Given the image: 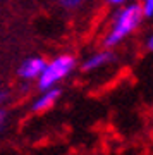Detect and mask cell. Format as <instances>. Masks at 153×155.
I'll return each mask as SVG.
<instances>
[{"mask_svg": "<svg viewBox=\"0 0 153 155\" xmlns=\"http://www.w3.org/2000/svg\"><path fill=\"white\" fill-rule=\"evenodd\" d=\"M143 19L145 14L139 2H127L119 7V11H115L110 19V26L103 36V47L110 50L119 47L141 26Z\"/></svg>", "mask_w": 153, "mask_h": 155, "instance_id": "obj_1", "label": "cell"}, {"mask_svg": "<svg viewBox=\"0 0 153 155\" xmlns=\"http://www.w3.org/2000/svg\"><path fill=\"white\" fill-rule=\"evenodd\" d=\"M76 66H77L76 57L72 54H62V55L54 57L50 62H47L43 72L36 79L38 81V88L43 91V90L57 86L62 79H66L76 69Z\"/></svg>", "mask_w": 153, "mask_h": 155, "instance_id": "obj_2", "label": "cell"}, {"mask_svg": "<svg viewBox=\"0 0 153 155\" xmlns=\"http://www.w3.org/2000/svg\"><path fill=\"white\" fill-rule=\"evenodd\" d=\"M45 66H47V61H45L43 57H40V55L28 57V59H24L21 62V66L17 69V74L24 81H34L43 72Z\"/></svg>", "mask_w": 153, "mask_h": 155, "instance_id": "obj_3", "label": "cell"}, {"mask_svg": "<svg viewBox=\"0 0 153 155\" xmlns=\"http://www.w3.org/2000/svg\"><path fill=\"white\" fill-rule=\"evenodd\" d=\"M114 61H115L114 52L110 48H103V50H98V52L91 54L88 59H84L81 69L84 72H91V71H96V69H102V67L109 66L110 62H114Z\"/></svg>", "mask_w": 153, "mask_h": 155, "instance_id": "obj_4", "label": "cell"}, {"mask_svg": "<svg viewBox=\"0 0 153 155\" xmlns=\"http://www.w3.org/2000/svg\"><path fill=\"white\" fill-rule=\"evenodd\" d=\"M60 95H62V90L59 86H54V88H48V90H43L41 95H40L38 98L33 102V105H31V110L36 112V114H41V112H47L48 109L57 104V100L60 98Z\"/></svg>", "mask_w": 153, "mask_h": 155, "instance_id": "obj_5", "label": "cell"}, {"mask_svg": "<svg viewBox=\"0 0 153 155\" xmlns=\"http://www.w3.org/2000/svg\"><path fill=\"white\" fill-rule=\"evenodd\" d=\"M145 17H153V0H139Z\"/></svg>", "mask_w": 153, "mask_h": 155, "instance_id": "obj_6", "label": "cell"}, {"mask_svg": "<svg viewBox=\"0 0 153 155\" xmlns=\"http://www.w3.org/2000/svg\"><path fill=\"white\" fill-rule=\"evenodd\" d=\"M59 2L60 5L64 9H67V11H74V9H77L83 4V0H59Z\"/></svg>", "mask_w": 153, "mask_h": 155, "instance_id": "obj_7", "label": "cell"}, {"mask_svg": "<svg viewBox=\"0 0 153 155\" xmlns=\"http://www.w3.org/2000/svg\"><path fill=\"white\" fill-rule=\"evenodd\" d=\"M145 48H146V52H153V31L148 35V38L145 40Z\"/></svg>", "mask_w": 153, "mask_h": 155, "instance_id": "obj_8", "label": "cell"}, {"mask_svg": "<svg viewBox=\"0 0 153 155\" xmlns=\"http://www.w3.org/2000/svg\"><path fill=\"white\" fill-rule=\"evenodd\" d=\"M110 7H122L124 4H127L129 0H105Z\"/></svg>", "mask_w": 153, "mask_h": 155, "instance_id": "obj_9", "label": "cell"}, {"mask_svg": "<svg viewBox=\"0 0 153 155\" xmlns=\"http://www.w3.org/2000/svg\"><path fill=\"white\" fill-rule=\"evenodd\" d=\"M11 93H9V90H0V105H4L7 100H9Z\"/></svg>", "mask_w": 153, "mask_h": 155, "instance_id": "obj_10", "label": "cell"}, {"mask_svg": "<svg viewBox=\"0 0 153 155\" xmlns=\"http://www.w3.org/2000/svg\"><path fill=\"white\" fill-rule=\"evenodd\" d=\"M4 121H5V112H4L2 109H0V126L4 124Z\"/></svg>", "mask_w": 153, "mask_h": 155, "instance_id": "obj_11", "label": "cell"}]
</instances>
